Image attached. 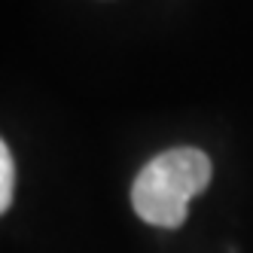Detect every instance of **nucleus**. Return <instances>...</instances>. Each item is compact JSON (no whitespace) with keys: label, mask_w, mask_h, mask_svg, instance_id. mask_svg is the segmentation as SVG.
<instances>
[{"label":"nucleus","mask_w":253,"mask_h":253,"mask_svg":"<svg viewBox=\"0 0 253 253\" xmlns=\"http://www.w3.org/2000/svg\"><path fill=\"white\" fill-rule=\"evenodd\" d=\"M211 159L198 147H174L140 168L131 183V208L143 223L177 229L183 226L189 202L211 183Z\"/></svg>","instance_id":"f257e3e1"},{"label":"nucleus","mask_w":253,"mask_h":253,"mask_svg":"<svg viewBox=\"0 0 253 253\" xmlns=\"http://www.w3.org/2000/svg\"><path fill=\"white\" fill-rule=\"evenodd\" d=\"M12 189H15V165H12V153L9 143H0V211H9L12 205Z\"/></svg>","instance_id":"f03ea898"}]
</instances>
